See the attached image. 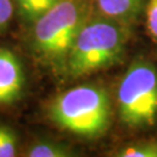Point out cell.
I'll return each mask as SVG.
<instances>
[{
    "instance_id": "1",
    "label": "cell",
    "mask_w": 157,
    "mask_h": 157,
    "mask_svg": "<svg viewBox=\"0 0 157 157\" xmlns=\"http://www.w3.org/2000/svg\"><path fill=\"white\" fill-rule=\"evenodd\" d=\"M128 25L102 14L91 15L73 42L64 70L77 78L118 63L128 42Z\"/></svg>"
},
{
    "instance_id": "2",
    "label": "cell",
    "mask_w": 157,
    "mask_h": 157,
    "mask_svg": "<svg viewBox=\"0 0 157 157\" xmlns=\"http://www.w3.org/2000/svg\"><path fill=\"white\" fill-rule=\"evenodd\" d=\"M92 15L91 0H58L33 22L32 45L47 64L64 69L79 30Z\"/></svg>"
},
{
    "instance_id": "3",
    "label": "cell",
    "mask_w": 157,
    "mask_h": 157,
    "mask_svg": "<svg viewBox=\"0 0 157 157\" xmlns=\"http://www.w3.org/2000/svg\"><path fill=\"white\" fill-rule=\"evenodd\" d=\"M54 124L84 137L104 134L111 122V100L99 85L85 84L58 95L49 106Z\"/></svg>"
},
{
    "instance_id": "4",
    "label": "cell",
    "mask_w": 157,
    "mask_h": 157,
    "mask_svg": "<svg viewBox=\"0 0 157 157\" xmlns=\"http://www.w3.org/2000/svg\"><path fill=\"white\" fill-rule=\"evenodd\" d=\"M121 121L130 128L150 127L157 120V67L135 61L122 76L117 93Z\"/></svg>"
},
{
    "instance_id": "5",
    "label": "cell",
    "mask_w": 157,
    "mask_h": 157,
    "mask_svg": "<svg viewBox=\"0 0 157 157\" xmlns=\"http://www.w3.org/2000/svg\"><path fill=\"white\" fill-rule=\"evenodd\" d=\"M25 72L17 56L8 49H0V104H10L21 95Z\"/></svg>"
},
{
    "instance_id": "6",
    "label": "cell",
    "mask_w": 157,
    "mask_h": 157,
    "mask_svg": "<svg viewBox=\"0 0 157 157\" xmlns=\"http://www.w3.org/2000/svg\"><path fill=\"white\" fill-rule=\"evenodd\" d=\"M95 5L100 14L129 25L142 11L144 0H95Z\"/></svg>"
},
{
    "instance_id": "7",
    "label": "cell",
    "mask_w": 157,
    "mask_h": 157,
    "mask_svg": "<svg viewBox=\"0 0 157 157\" xmlns=\"http://www.w3.org/2000/svg\"><path fill=\"white\" fill-rule=\"evenodd\" d=\"M57 1L58 0H15L20 15L25 21L32 23L50 10Z\"/></svg>"
},
{
    "instance_id": "8",
    "label": "cell",
    "mask_w": 157,
    "mask_h": 157,
    "mask_svg": "<svg viewBox=\"0 0 157 157\" xmlns=\"http://www.w3.org/2000/svg\"><path fill=\"white\" fill-rule=\"evenodd\" d=\"M26 155L28 157H69L73 152L67 146L55 141H41L34 143Z\"/></svg>"
},
{
    "instance_id": "9",
    "label": "cell",
    "mask_w": 157,
    "mask_h": 157,
    "mask_svg": "<svg viewBox=\"0 0 157 157\" xmlns=\"http://www.w3.org/2000/svg\"><path fill=\"white\" fill-rule=\"evenodd\" d=\"M115 156L118 157H157V140L144 141L137 144L124 147Z\"/></svg>"
},
{
    "instance_id": "10",
    "label": "cell",
    "mask_w": 157,
    "mask_h": 157,
    "mask_svg": "<svg viewBox=\"0 0 157 157\" xmlns=\"http://www.w3.org/2000/svg\"><path fill=\"white\" fill-rule=\"evenodd\" d=\"M17 140L15 133L10 127L0 124V157H13L17 155Z\"/></svg>"
},
{
    "instance_id": "11",
    "label": "cell",
    "mask_w": 157,
    "mask_h": 157,
    "mask_svg": "<svg viewBox=\"0 0 157 157\" xmlns=\"http://www.w3.org/2000/svg\"><path fill=\"white\" fill-rule=\"evenodd\" d=\"M146 22L149 34L157 42V0H148L146 7Z\"/></svg>"
},
{
    "instance_id": "12",
    "label": "cell",
    "mask_w": 157,
    "mask_h": 157,
    "mask_svg": "<svg viewBox=\"0 0 157 157\" xmlns=\"http://www.w3.org/2000/svg\"><path fill=\"white\" fill-rule=\"evenodd\" d=\"M12 0H0V32L5 28L13 17Z\"/></svg>"
}]
</instances>
